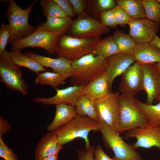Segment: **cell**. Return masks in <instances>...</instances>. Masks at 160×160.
Instances as JSON below:
<instances>
[{"label":"cell","mask_w":160,"mask_h":160,"mask_svg":"<svg viewBox=\"0 0 160 160\" xmlns=\"http://www.w3.org/2000/svg\"><path fill=\"white\" fill-rule=\"evenodd\" d=\"M71 65L73 74L71 78V85L83 86L104 73L108 60L91 53L71 62Z\"/></svg>","instance_id":"obj_1"},{"label":"cell","mask_w":160,"mask_h":160,"mask_svg":"<svg viewBox=\"0 0 160 160\" xmlns=\"http://www.w3.org/2000/svg\"><path fill=\"white\" fill-rule=\"evenodd\" d=\"M38 0H35L25 9H22L14 0L7 1V8L5 14L9 23L11 35L8 43H12L28 36L34 32L37 27L28 22L31 10Z\"/></svg>","instance_id":"obj_2"},{"label":"cell","mask_w":160,"mask_h":160,"mask_svg":"<svg viewBox=\"0 0 160 160\" xmlns=\"http://www.w3.org/2000/svg\"><path fill=\"white\" fill-rule=\"evenodd\" d=\"M100 122L87 116L77 115L70 122L53 132L62 146L77 138L83 139L86 149L91 146L88 135L92 131H99Z\"/></svg>","instance_id":"obj_3"},{"label":"cell","mask_w":160,"mask_h":160,"mask_svg":"<svg viewBox=\"0 0 160 160\" xmlns=\"http://www.w3.org/2000/svg\"><path fill=\"white\" fill-rule=\"evenodd\" d=\"M100 37L77 38L65 34L60 36L55 49L58 57H62L71 63L86 55L92 53Z\"/></svg>","instance_id":"obj_4"},{"label":"cell","mask_w":160,"mask_h":160,"mask_svg":"<svg viewBox=\"0 0 160 160\" xmlns=\"http://www.w3.org/2000/svg\"><path fill=\"white\" fill-rule=\"evenodd\" d=\"M99 122L98 131L102 134L104 145L113 152V160H144L131 145L124 140L119 133L105 122Z\"/></svg>","instance_id":"obj_5"},{"label":"cell","mask_w":160,"mask_h":160,"mask_svg":"<svg viewBox=\"0 0 160 160\" xmlns=\"http://www.w3.org/2000/svg\"><path fill=\"white\" fill-rule=\"evenodd\" d=\"M136 98L121 95L120 121L118 133H121L136 128L148 126L146 116L137 105Z\"/></svg>","instance_id":"obj_6"},{"label":"cell","mask_w":160,"mask_h":160,"mask_svg":"<svg viewBox=\"0 0 160 160\" xmlns=\"http://www.w3.org/2000/svg\"><path fill=\"white\" fill-rule=\"evenodd\" d=\"M0 82L8 88L27 95L28 86L23 71L12 61L10 52L6 50L0 53Z\"/></svg>","instance_id":"obj_7"},{"label":"cell","mask_w":160,"mask_h":160,"mask_svg":"<svg viewBox=\"0 0 160 160\" xmlns=\"http://www.w3.org/2000/svg\"><path fill=\"white\" fill-rule=\"evenodd\" d=\"M109 29L85 11L73 20L66 34L77 38L100 37L108 33Z\"/></svg>","instance_id":"obj_8"},{"label":"cell","mask_w":160,"mask_h":160,"mask_svg":"<svg viewBox=\"0 0 160 160\" xmlns=\"http://www.w3.org/2000/svg\"><path fill=\"white\" fill-rule=\"evenodd\" d=\"M119 93L110 92L104 97L95 101L99 122H103L118 132L121 107Z\"/></svg>","instance_id":"obj_9"},{"label":"cell","mask_w":160,"mask_h":160,"mask_svg":"<svg viewBox=\"0 0 160 160\" xmlns=\"http://www.w3.org/2000/svg\"><path fill=\"white\" fill-rule=\"evenodd\" d=\"M60 36L47 31L39 24L33 33L11 44L12 48L20 49L28 47H38L46 50L50 54L55 53Z\"/></svg>","instance_id":"obj_10"},{"label":"cell","mask_w":160,"mask_h":160,"mask_svg":"<svg viewBox=\"0 0 160 160\" xmlns=\"http://www.w3.org/2000/svg\"><path fill=\"white\" fill-rule=\"evenodd\" d=\"M119 90L121 95L135 97L143 90L142 65L135 62L121 75Z\"/></svg>","instance_id":"obj_11"},{"label":"cell","mask_w":160,"mask_h":160,"mask_svg":"<svg viewBox=\"0 0 160 160\" xmlns=\"http://www.w3.org/2000/svg\"><path fill=\"white\" fill-rule=\"evenodd\" d=\"M129 34L136 44L150 43L160 29V24L147 18L132 19Z\"/></svg>","instance_id":"obj_12"},{"label":"cell","mask_w":160,"mask_h":160,"mask_svg":"<svg viewBox=\"0 0 160 160\" xmlns=\"http://www.w3.org/2000/svg\"><path fill=\"white\" fill-rule=\"evenodd\" d=\"M124 138H135L136 141L131 145L135 149L141 148L160 149V131L158 127L148 126L136 128L127 131Z\"/></svg>","instance_id":"obj_13"},{"label":"cell","mask_w":160,"mask_h":160,"mask_svg":"<svg viewBox=\"0 0 160 160\" xmlns=\"http://www.w3.org/2000/svg\"><path fill=\"white\" fill-rule=\"evenodd\" d=\"M84 86L73 85L56 90V94L49 97H36L32 99L34 102L43 105L65 104L74 106L79 97L83 94Z\"/></svg>","instance_id":"obj_14"},{"label":"cell","mask_w":160,"mask_h":160,"mask_svg":"<svg viewBox=\"0 0 160 160\" xmlns=\"http://www.w3.org/2000/svg\"><path fill=\"white\" fill-rule=\"evenodd\" d=\"M107 60L108 65L104 74L111 90L114 79L125 72L135 61L132 54L119 53Z\"/></svg>","instance_id":"obj_15"},{"label":"cell","mask_w":160,"mask_h":160,"mask_svg":"<svg viewBox=\"0 0 160 160\" xmlns=\"http://www.w3.org/2000/svg\"><path fill=\"white\" fill-rule=\"evenodd\" d=\"M143 70V90L145 91L146 103L153 104L160 94V75L155 63L142 65Z\"/></svg>","instance_id":"obj_16"},{"label":"cell","mask_w":160,"mask_h":160,"mask_svg":"<svg viewBox=\"0 0 160 160\" xmlns=\"http://www.w3.org/2000/svg\"><path fill=\"white\" fill-rule=\"evenodd\" d=\"M25 54L43 67L51 68L53 72L59 73L67 79L71 78L73 75L71 63L63 57L52 58L37 54L31 51H27Z\"/></svg>","instance_id":"obj_17"},{"label":"cell","mask_w":160,"mask_h":160,"mask_svg":"<svg viewBox=\"0 0 160 160\" xmlns=\"http://www.w3.org/2000/svg\"><path fill=\"white\" fill-rule=\"evenodd\" d=\"M132 55L141 65L160 62V49L151 42L136 44Z\"/></svg>","instance_id":"obj_18"},{"label":"cell","mask_w":160,"mask_h":160,"mask_svg":"<svg viewBox=\"0 0 160 160\" xmlns=\"http://www.w3.org/2000/svg\"><path fill=\"white\" fill-rule=\"evenodd\" d=\"M63 148L56 136L52 132L44 135L38 143L34 151L36 160H40L47 156L58 155Z\"/></svg>","instance_id":"obj_19"},{"label":"cell","mask_w":160,"mask_h":160,"mask_svg":"<svg viewBox=\"0 0 160 160\" xmlns=\"http://www.w3.org/2000/svg\"><path fill=\"white\" fill-rule=\"evenodd\" d=\"M111 91L104 73L84 86L83 94L95 101L105 96Z\"/></svg>","instance_id":"obj_20"},{"label":"cell","mask_w":160,"mask_h":160,"mask_svg":"<svg viewBox=\"0 0 160 160\" xmlns=\"http://www.w3.org/2000/svg\"><path fill=\"white\" fill-rule=\"evenodd\" d=\"M77 115L74 106L65 104L56 105L54 118L47 126V131L49 132L55 131L70 122Z\"/></svg>","instance_id":"obj_21"},{"label":"cell","mask_w":160,"mask_h":160,"mask_svg":"<svg viewBox=\"0 0 160 160\" xmlns=\"http://www.w3.org/2000/svg\"><path fill=\"white\" fill-rule=\"evenodd\" d=\"M73 20L70 17L60 18L49 17L46 22L41 25L49 31L60 36L66 34L69 29Z\"/></svg>","instance_id":"obj_22"},{"label":"cell","mask_w":160,"mask_h":160,"mask_svg":"<svg viewBox=\"0 0 160 160\" xmlns=\"http://www.w3.org/2000/svg\"><path fill=\"white\" fill-rule=\"evenodd\" d=\"M21 49L11 47L10 53L12 60L18 66L23 67L38 73L44 71V67L35 61L31 59L25 54H23Z\"/></svg>","instance_id":"obj_23"},{"label":"cell","mask_w":160,"mask_h":160,"mask_svg":"<svg viewBox=\"0 0 160 160\" xmlns=\"http://www.w3.org/2000/svg\"><path fill=\"white\" fill-rule=\"evenodd\" d=\"M119 53V49L113 35L100 39L95 46L92 54L104 58L109 57Z\"/></svg>","instance_id":"obj_24"},{"label":"cell","mask_w":160,"mask_h":160,"mask_svg":"<svg viewBox=\"0 0 160 160\" xmlns=\"http://www.w3.org/2000/svg\"><path fill=\"white\" fill-rule=\"evenodd\" d=\"M74 106L78 115L87 116L99 122L94 101L82 94L78 99Z\"/></svg>","instance_id":"obj_25"},{"label":"cell","mask_w":160,"mask_h":160,"mask_svg":"<svg viewBox=\"0 0 160 160\" xmlns=\"http://www.w3.org/2000/svg\"><path fill=\"white\" fill-rule=\"evenodd\" d=\"M116 4L121 7L133 19L146 18L141 0H117Z\"/></svg>","instance_id":"obj_26"},{"label":"cell","mask_w":160,"mask_h":160,"mask_svg":"<svg viewBox=\"0 0 160 160\" xmlns=\"http://www.w3.org/2000/svg\"><path fill=\"white\" fill-rule=\"evenodd\" d=\"M67 79L60 74L49 71H45L37 74L34 81L35 85H49L55 91L60 85L64 84Z\"/></svg>","instance_id":"obj_27"},{"label":"cell","mask_w":160,"mask_h":160,"mask_svg":"<svg viewBox=\"0 0 160 160\" xmlns=\"http://www.w3.org/2000/svg\"><path fill=\"white\" fill-rule=\"evenodd\" d=\"M136 103L148 120V126L157 127L160 126V102L153 105L143 103L136 99Z\"/></svg>","instance_id":"obj_28"},{"label":"cell","mask_w":160,"mask_h":160,"mask_svg":"<svg viewBox=\"0 0 160 160\" xmlns=\"http://www.w3.org/2000/svg\"><path fill=\"white\" fill-rule=\"evenodd\" d=\"M113 36L117 45L119 53L132 54L136 43L129 34L117 29Z\"/></svg>","instance_id":"obj_29"},{"label":"cell","mask_w":160,"mask_h":160,"mask_svg":"<svg viewBox=\"0 0 160 160\" xmlns=\"http://www.w3.org/2000/svg\"><path fill=\"white\" fill-rule=\"evenodd\" d=\"M40 4L43 9V15L46 18L49 17H69L60 8L54 0H41Z\"/></svg>","instance_id":"obj_30"},{"label":"cell","mask_w":160,"mask_h":160,"mask_svg":"<svg viewBox=\"0 0 160 160\" xmlns=\"http://www.w3.org/2000/svg\"><path fill=\"white\" fill-rule=\"evenodd\" d=\"M146 18L160 24V4L157 0H142Z\"/></svg>","instance_id":"obj_31"},{"label":"cell","mask_w":160,"mask_h":160,"mask_svg":"<svg viewBox=\"0 0 160 160\" xmlns=\"http://www.w3.org/2000/svg\"><path fill=\"white\" fill-rule=\"evenodd\" d=\"M113 10L117 25L124 26L128 24L132 19L124 9L119 5L116 4Z\"/></svg>","instance_id":"obj_32"},{"label":"cell","mask_w":160,"mask_h":160,"mask_svg":"<svg viewBox=\"0 0 160 160\" xmlns=\"http://www.w3.org/2000/svg\"><path fill=\"white\" fill-rule=\"evenodd\" d=\"M10 35L9 24H6L2 23L0 27V53L6 50V47L10 39Z\"/></svg>","instance_id":"obj_33"},{"label":"cell","mask_w":160,"mask_h":160,"mask_svg":"<svg viewBox=\"0 0 160 160\" xmlns=\"http://www.w3.org/2000/svg\"><path fill=\"white\" fill-rule=\"evenodd\" d=\"M0 157L5 160H18L17 155L4 142L0 136Z\"/></svg>","instance_id":"obj_34"},{"label":"cell","mask_w":160,"mask_h":160,"mask_svg":"<svg viewBox=\"0 0 160 160\" xmlns=\"http://www.w3.org/2000/svg\"><path fill=\"white\" fill-rule=\"evenodd\" d=\"M100 16V22L105 26L114 27L117 26L113 9L103 11Z\"/></svg>","instance_id":"obj_35"},{"label":"cell","mask_w":160,"mask_h":160,"mask_svg":"<svg viewBox=\"0 0 160 160\" xmlns=\"http://www.w3.org/2000/svg\"><path fill=\"white\" fill-rule=\"evenodd\" d=\"M60 8L69 17L76 16L72 6L69 0H54Z\"/></svg>","instance_id":"obj_36"},{"label":"cell","mask_w":160,"mask_h":160,"mask_svg":"<svg viewBox=\"0 0 160 160\" xmlns=\"http://www.w3.org/2000/svg\"><path fill=\"white\" fill-rule=\"evenodd\" d=\"M96 2L100 13L103 11L113 9L116 5V1L114 0H97Z\"/></svg>","instance_id":"obj_37"},{"label":"cell","mask_w":160,"mask_h":160,"mask_svg":"<svg viewBox=\"0 0 160 160\" xmlns=\"http://www.w3.org/2000/svg\"><path fill=\"white\" fill-rule=\"evenodd\" d=\"M95 147L91 146L85 150H79L78 151V160H93L94 154Z\"/></svg>","instance_id":"obj_38"},{"label":"cell","mask_w":160,"mask_h":160,"mask_svg":"<svg viewBox=\"0 0 160 160\" xmlns=\"http://www.w3.org/2000/svg\"><path fill=\"white\" fill-rule=\"evenodd\" d=\"M76 15H79L84 11L86 5L85 0H69Z\"/></svg>","instance_id":"obj_39"},{"label":"cell","mask_w":160,"mask_h":160,"mask_svg":"<svg viewBox=\"0 0 160 160\" xmlns=\"http://www.w3.org/2000/svg\"><path fill=\"white\" fill-rule=\"evenodd\" d=\"M93 160H113L108 156L100 145L95 147L94 154Z\"/></svg>","instance_id":"obj_40"},{"label":"cell","mask_w":160,"mask_h":160,"mask_svg":"<svg viewBox=\"0 0 160 160\" xmlns=\"http://www.w3.org/2000/svg\"><path fill=\"white\" fill-rule=\"evenodd\" d=\"M10 124L6 120L0 116V136L5 135L9 130Z\"/></svg>","instance_id":"obj_41"},{"label":"cell","mask_w":160,"mask_h":160,"mask_svg":"<svg viewBox=\"0 0 160 160\" xmlns=\"http://www.w3.org/2000/svg\"><path fill=\"white\" fill-rule=\"evenodd\" d=\"M151 43L160 49V38L157 35Z\"/></svg>","instance_id":"obj_42"},{"label":"cell","mask_w":160,"mask_h":160,"mask_svg":"<svg viewBox=\"0 0 160 160\" xmlns=\"http://www.w3.org/2000/svg\"><path fill=\"white\" fill-rule=\"evenodd\" d=\"M58 155H56L44 157L40 160H58Z\"/></svg>","instance_id":"obj_43"},{"label":"cell","mask_w":160,"mask_h":160,"mask_svg":"<svg viewBox=\"0 0 160 160\" xmlns=\"http://www.w3.org/2000/svg\"><path fill=\"white\" fill-rule=\"evenodd\" d=\"M157 70L160 75V62L155 64Z\"/></svg>","instance_id":"obj_44"},{"label":"cell","mask_w":160,"mask_h":160,"mask_svg":"<svg viewBox=\"0 0 160 160\" xmlns=\"http://www.w3.org/2000/svg\"><path fill=\"white\" fill-rule=\"evenodd\" d=\"M156 100L158 101L159 102H160V94L159 95V96H158V98Z\"/></svg>","instance_id":"obj_45"},{"label":"cell","mask_w":160,"mask_h":160,"mask_svg":"<svg viewBox=\"0 0 160 160\" xmlns=\"http://www.w3.org/2000/svg\"><path fill=\"white\" fill-rule=\"evenodd\" d=\"M158 128L159 130V131H160V126H159L158 127Z\"/></svg>","instance_id":"obj_46"},{"label":"cell","mask_w":160,"mask_h":160,"mask_svg":"<svg viewBox=\"0 0 160 160\" xmlns=\"http://www.w3.org/2000/svg\"><path fill=\"white\" fill-rule=\"evenodd\" d=\"M159 4H160V0H158Z\"/></svg>","instance_id":"obj_47"}]
</instances>
